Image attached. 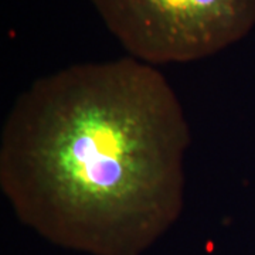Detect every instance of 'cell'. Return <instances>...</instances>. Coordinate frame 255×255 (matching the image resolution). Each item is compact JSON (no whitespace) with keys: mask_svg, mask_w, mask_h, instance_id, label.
<instances>
[{"mask_svg":"<svg viewBox=\"0 0 255 255\" xmlns=\"http://www.w3.org/2000/svg\"><path fill=\"white\" fill-rule=\"evenodd\" d=\"M189 125L162 73L133 57L34 81L0 136V189L60 246L136 255L180 216Z\"/></svg>","mask_w":255,"mask_h":255,"instance_id":"obj_1","label":"cell"},{"mask_svg":"<svg viewBox=\"0 0 255 255\" xmlns=\"http://www.w3.org/2000/svg\"><path fill=\"white\" fill-rule=\"evenodd\" d=\"M133 58L190 63L237 43L255 24V0H91Z\"/></svg>","mask_w":255,"mask_h":255,"instance_id":"obj_2","label":"cell"}]
</instances>
